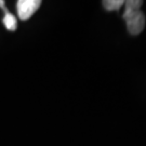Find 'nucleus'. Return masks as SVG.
I'll use <instances>...</instances> for the list:
<instances>
[{
  "label": "nucleus",
  "mask_w": 146,
  "mask_h": 146,
  "mask_svg": "<svg viewBox=\"0 0 146 146\" xmlns=\"http://www.w3.org/2000/svg\"><path fill=\"white\" fill-rule=\"evenodd\" d=\"M143 5V1L141 0H128L125 1V11H123V14L122 15H127V14H130L133 12L141 10V7Z\"/></svg>",
  "instance_id": "obj_3"
},
{
  "label": "nucleus",
  "mask_w": 146,
  "mask_h": 146,
  "mask_svg": "<svg viewBox=\"0 0 146 146\" xmlns=\"http://www.w3.org/2000/svg\"><path fill=\"white\" fill-rule=\"evenodd\" d=\"M40 5V0H19L16 3L17 15L22 21H26L39 9Z\"/></svg>",
  "instance_id": "obj_2"
},
{
  "label": "nucleus",
  "mask_w": 146,
  "mask_h": 146,
  "mask_svg": "<svg viewBox=\"0 0 146 146\" xmlns=\"http://www.w3.org/2000/svg\"><path fill=\"white\" fill-rule=\"evenodd\" d=\"M3 25L5 26L7 29L9 31H15L16 27H17V22H16V17L12 13H5L3 16Z\"/></svg>",
  "instance_id": "obj_4"
},
{
  "label": "nucleus",
  "mask_w": 146,
  "mask_h": 146,
  "mask_svg": "<svg viewBox=\"0 0 146 146\" xmlns=\"http://www.w3.org/2000/svg\"><path fill=\"white\" fill-rule=\"evenodd\" d=\"M0 8L5 11V13H9V11L7 10V8H5V1H2V0H0Z\"/></svg>",
  "instance_id": "obj_6"
},
{
  "label": "nucleus",
  "mask_w": 146,
  "mask_h": 146,
  "mask_svg": "<svg viewBox=\"0 0 146 146\" xmlns=\"http://www.w3.org/2000/svg\"><path fill=\"white\" fill-rule=\"evenodd\" d=\"M125 1L122 0H104L103 7L107 11H118L123 5Z\"/></svg>",
  "instance_id": "obj_5"
},
{
  "label": "nucleus",
  "mask_w": 146,
  "mask_h": 146,
  "mask_svg": "<svg viewBox=\"0 0 146 146\" xmlns=\"http://www.w3.org/2000/svg\"><path fill=\"white\" fill-rule=\"evenodd\" d=\"M122 17L125 21L127 28L131 35L141 34L142 31L145 27V15L141 10L130 13V14H127V15H122Z\"/></svg>",
  "instance_id": "obj_1"
}]
</instances>
